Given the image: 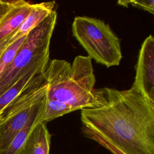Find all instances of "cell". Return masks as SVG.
I'll return each mask as SVG.
<instances>
[{"label": "cell", "mask_w": 154, "mask_h": 154, "mask_svg": "<svg viewBox=\"0 0 154 154\" xmlns=\"http://www.w3.org/2000/svg\"><path fill=\"white\" fill-rule=\"evenodd\" d=\"M94 103L81 110L82 134L114 154H154V103L133 87L94 90Z\"/></svg>", "instance_id": "6da1fadb"}, {"label": "cell", "mask_w": 154, "mask_h": 154, "mask_svg": "<svg viewBox=\"0 0 154 154\" xmlns=\"http://www.w3.org/2000/svg\"><path fill=\"white\" fill-rule=\"evenodd\" d=\"M42 76L47 84L48 99L64 102L78 110L93 106L96 78L88 56L78 55L72 64L64 60H49Z\"/></svg>", "instance_id": "7a4b0ae2"}, {"label": "cell", "mask_w": 154, "mask_h": 154, "mask_svg": "<svg viewBox=\"0 0 154 154\" xmlns=\"http://www.w3.org/2000/svg\"><path fill=\"white\" fill-rule=\"evenodd\" d=\"M57 18L54 10L26 35L11 64L0 78V95L32 68L49 60L50 43Z\"/></svg>", "instance_id": "3957f363"}, {"label": "cell", "mask_w": 154, "mask_h": 154, "mask_svg": "<svg viewBox=\"0 0 154 154\" xmlns=\"http://www.w3.org/2000/svg\"><path fill=\"white\" fill-rule=\"evenodd\" d=\"M72 31L91 59L108 68L120 64L123 57L120 39L103 20L76 16L72 25Z\"/></svg>", "instance_id": "277c9868"}, {"label": "cell", "mask_w": 154, "mask_h": 154, "mask_svg": "<svg viewBox=\"0 0 154 154\" xmlns=\"http://www.w3.org/2000/svg\"><path fill=\"white\" fill-rule=\"evenodd\" d=\"M47 94L45 83L20 93L0 113V150L5 149L24 127L37 103Z\"/></svg>", "instance_id": "5b68a950"}, {"label": "cell", "mask_w": 154, "mask_h": 154, "mask_svg": "<svg viewBox=\"0 0 154 154\" xmlns=\"http://www.w3.org/2000/svg\"><path fill=\"white\" fill-rule=\"evenodd\" d=\"M135 69V76L132 87L154 103V37L152 35L143 41Z\"/></svg>", "instance_id": "8992f818"}, {"label": "cell", "mask_w": 154, "mask_h": 154, "mask_svg": "<svg viewBox=\"0 0 154 154\" xmlns=\"http://www.w3.org/2000/svg\"><path fill=\"white\" fill-rule=\"evenodd\" d=\"M48 62L32 68L0 95V113L20 93L43 78L42 71Z\"/></svg>", "instance_id": "52a82bcc"}, {"label": "cell", "mask_w": 154, "mask_h": 154, "mask_svg": "<svg viewBox=\"0 0 154 154\" xmlns=\"http://www.w3.org/2000/svg\"><path fill=\"white\" fill-rule=\"evenodd\" d=\"M12 2L11 7L0 22V42L19 28L29 13L32 4L23 0Z\"/></svg>", "instance_id": "ba28073f"}, {"label": "cell", "mask_w": 154, "mask_h": 154, "mask_svg": "<svg viewBox=\"0 0 154 154\" xmlns=\"http://www.w3.org/2000/svg\"><path fill=\"white\" fill-rule=\"evenodd\" d=\"M55 1L32 4L29 13L19 28L11 37V43L19 38L27 35L40 25L54 10Z\"/></svg>", "instance_id": "9c48e42d"}, {"label": "cell", "mask_w": 154, "mask_h": 154, "mask_svg": "<svg viewBox=\"0 0 154 154\" xmlns=\"http://www.w3.org/2000/svg\"><path fill=\"white\" fill-rule=\"evenodd\" d=\"M51 138L46 123L40 122L33 128L18 154H49Z\"/></svg>", "instance_id": "30bf717a"}, {"label": "cell", "mask_w": 154, "mask_h": 154, "mask_svg": "<svg viewBox=\"0 0 154 154\" xmlns=\"http://www.w3.org/2000/svg\"><path fill=\"white\" fill-rule=\"evenodd\" d=\"M46 96L47 94L37 103L24 127L17 133L5 149L0 150V154L19 153L33 128L41 122L46 100Z\"/></svg>", "instance_id": "8fae6325"}, {"label": "cell", "mask_w": 154, "mask_h": 154, "mask_svg": "<svg viewBox=\"0 0 154 154\" xmlns=\"http://www.w3.org/2000/svg\"><path fill=\"white\" fill-rule=\"evenodd\" d=\"M75 111H78V109L64 102L48 99L46 96L41 122L47 123L56 118Z\"/></svg>", "instance_id": "7c38bea8"}, {"label": "cell", "mask_w": 154, "mask_h": 154, "mask_svg": "<svg viewBox=\"0 0 154 154\" xmlns=\"http://www.w3.org/2000/svg\"><path fill=\"white\" fill-rule=\"evenodd\" d=\"M26 36H23L8 46L0 57V78L11 64L18 50L23 44Z\"/></svg>", "instance_id": "4fadbf2b"}, {"label": "cell", "mask_w": 154, "mask_h": 154, "mask_svg": "<svg viewBox=\"0 0 154 154\" xmlns=\"http://www.w3.org/2000/svg\"><path fill=\"white\" fill-rule=\"evenodd\" d=\"M129 5L134 7L145 10L152 14H154V1L153 0H143L136 1L130 0Z\"/></svg>", "instance_id": "5bb4252c"}, {"label": "cell", "mask_w": 154, "mask_h": 154, "mask_svg": "<svg viewBox=\"0 0 154 154\" xmlns=\"http://www.w3.org/2000/svg\"><path fill=\"white\" fill-rule=\"evenodd\" d=\"M12 2V1H4L0 0V22L11 7Z\"/></svg>", "instance_id": "9a60e30c"}, {"label": "cell", "mask_w": 154, "mask_h": 154, "mask_svg": "<svg viewBox=\"0 0 154 154\" xmlns=\"http://www.w3.org/2000/svg\"><path fill=\"white\" fill-rule=\"evenodd\" d=\"M12 34L10 35L9 36H8L7 37H6L5 38L0 42V57L3 53V52L5 51V49L8 47V46L11 43V37Z\"/></svg>", "instance_id": "2e32d148"}, {"label": "cell", "mask_w": 154, "mask_h": 154, "mask_svg": "<svg viewBox=\"0 0 154 154\" xmlns=\"http://www.w3.org/2000/svg\"><path fill=\"white\" fill-rule=\"evenodd\" d=\"M117 4L120 5L128 7L129 5V0H125V1H119L117 2Z\"/></svg>", "instance_id": "e0dca14e"}]
</instances>
